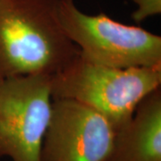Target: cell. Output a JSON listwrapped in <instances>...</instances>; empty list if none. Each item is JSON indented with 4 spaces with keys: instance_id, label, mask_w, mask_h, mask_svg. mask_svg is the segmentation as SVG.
Returning a JSON list of instances; mask_svg holds the SVG:
<instances>
[{
    "instance_id": "cell-7",
    "label": "cell",
    "mask_w": 161,
    "mask_h": 161,
    "mask_svg": "<svg viewBox=\"0 0 161 161\" xmlns=\"http://www.w3.org/2000/svg\"><path fill=\"white\" fill-rule=\"evenodd\" d=\"M136 6L132 12V18L136 23H142L145 20L161 14V0H132Z\"/></svg>"
},
{
    "instance_id": "cell-2",
    "label": "cell",
    "mask_w": 161,
    "mask_h": 161,
    "mask_svg": "<svg viewBox=\"0 0 161 161\" xmlns=\"http://www.w3.org/2000/svg\"><path fill=\"white\" fill-rule=\"evenodd\" d=\"M160 86L161 66L116 68L91 61L80 52L50 80L53 99L74 100L95 110L115 131Z\"/></svg>"
},
{
    "instance_id": "cell-4",
    "label": "cell",
    "mask_w": 161,
    "mask_h": 161,
    "mask_svg": "<svg viewBox=\"0 0 161 161\" xmlns=\"http://www.w3.org/2000/svg\"><path fill=\"white\" fill-rule=\"evenodd\" d=\"M50 75H25L0 81V160L42 161L52 112Z\"/></svg>"
},
{
    "instance_id": "cell-8",
    "label": "cell",
    "mask_w": 161,
    "mask_h": 161,
    "mask_svg": "<svg viewBox=\"0 0 161 161\" xmlns=\"http://www.w3.org/2000/svg\"><path fill=\"white\" fill-rule=\"evenodd\" d=\"M7 161H9V160H7Z\"/></svg>"
},
{
    "instance_id": "cell-5",
    "label": "cell",
    "mask_w": 161,
    "mask_h": 161,
    "mask_svg": "<svg viewBox=\"0 0 161 161\" xmlns=\"http://www.w3.org/2000/svg\"><path fill=\"white\" fill-rule=\"evenodd\" d=\"M115 130L95 110L70 99H53L42 161H107Z\"/></svg>"
},
{
    "instance_id": "cell-3",
    "label": "cell",
    "mask_w": 161,
    "mask_h": 161,
    "mask_svg": "<svg viewBox=\"0 0 161 161\" xmlns=\"http://www.w3.org/2000/svg\"><path fill=\"white\" fill-rule=\"evenodd\" d=\"M58 18L65 36L91 61L116 68L161 66L159 35L104 13L86 14L75 0L58 1Z\"/></svg>"
},
{
    "instance_id": "cell-6",
    "label": "cell",
    "mask_w": 161,
    "mask_h": 161,
    "mask_svg": "<svg viewBox=\"0 0 161 161\" xmlns=\"http://www.w3.org/2000/svg\"><path fill=\"white\" fill-rule=\"evenodd\" d=\"M107 161H161L160 88L146 96L115 131Z\"/></svg>"
},
{
    "instance_id": "cell-1",
    "label": "cell",
    "mask_w": 161,
    "mask_h": 161,
    "mask_svg": "<svg viewBox=\"0 0 161 161\" xmlns=\"http://www.w3.org/2000/svg\"><path fill=\"white\" fill-rule=\"evenodd\" d=\"M59 0H0V81L56 75L80 50L64 33Z\"/></svg>"
}]
</instances>
